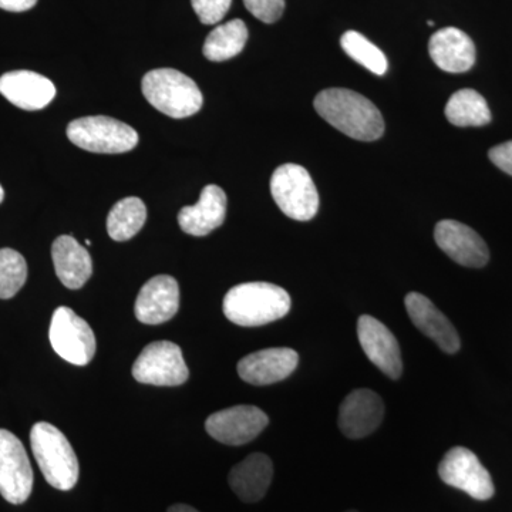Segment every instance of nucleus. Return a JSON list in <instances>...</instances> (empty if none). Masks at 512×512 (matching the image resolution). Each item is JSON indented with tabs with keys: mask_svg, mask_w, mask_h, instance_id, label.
Returning a JSON list of instances; mask_svg holds the SVG:
<instances>
[{
	"mask_svg": "<svg viewBox=\"0 0 512 512\" xmlns=\"http://www.w3.org/2000/svg\"><path fill=\"white\" fill-rule=\"evenodd\" d=\"M315 110L330 126L355 140L375 141L383 136L382 113L372 101L353 90H323L316 96Z\"/></svg>",
	"mask_w": 512,
	"mask_h": 512,
	"instance_id": "nucleus-1",
	"label": "nucleus"
},
{
	"mask_svg": "<svg viewBox=\"0 0 512 512\" xmlns=\"http://www.w3.org/2000/svg\"><path fill=\"white\" fill-rule=\"evenodd\" d=\"M291 296L281 286L268 282H247L234 286L224 298V315L245 328L268 325L291 311Z\"/></svg>",
	"mask_w": 512,
	"mask_h": 512,
	"instance_id": "nucleus-2",
	"label": "nucleus"
},
{
	"mask_svg": "<svg viewBox=\"0 0 512 512\" xmlns=\"http://www.w3.org/2000/svg\"><path fill=\"white\" fill-rule=\"evenodd\" d=\"M30 444L47 483L56 490H72L79 481V460L62 431L53 424L40 421L30 431Z\"/></svg>",
	"mask_w": 512,
	"mask_h": 512,
	"instance_id": "nucleus-3",
	"label": "nucleus"
},
{
	"mask_svg": "<svg viewBox=\"0 0 512 512\" xmlns=\"http://www.w3.org/2000/svg\"><path fill=\"white\" fill-rule=\"evenodd\" d=\"M148 103L173 119H185L201 110L204 97L190 77L174 69L148 72L141 83Z\"/></svg>",
	"mask_w": 512,
	"mask_h": 512,
	"instance_id": "nucleus-4",
	"label": "nucleus"
},
{
	"mask_svg": "<svg viewBox=\"0 0 512 512\" xmlns=\"http://www.w3.org/2000/svg\"><path fill=\"white\" fill-rule=\"evenodd\" d=\"M67 137L74 146L99 154L127 153L138 144V134L133 127L106 116L73 120L67 126Z\"/></svg>",
	"mask_w": 512,
	"mask_h": 512,
	"instance_id": "nucleus-5",
	"label": "nucleus"
},
{
	"mask_svg": "<svg viewBox=\"0 0 512 512\" xmlns=\"http://www.w3.org/2000/svg\"><path fill=\"white\" fill-rule=\"evenodd\" d=\"M271 192L278 207L292 220L311 221L318 214L319 192L302 165L284 164L276 168Z\"/></svg>",
	"mask_w": 512,
	"mask_h": 512,
	"instance_id": "nucleus-6",
	"label": "nucleus"
},
{
	"mask_svg": "<svg viewBox=\"0 0 512 512\" xmlns=\"http://www.w3.org/2000/svg\"><path fill=\"white\" fill-rule=\"evenodd\" d=\"M49 339L57 355L72 365H89L96 353V338L89 323L67 306L53 313Z\"/></svg>",
	"mask_w": 512,
	"mask_h": 512,
	"instance_id": "nucleus-7",
	"label": "nucleus"
},
{
	"mask_svg": "<svg viewBox=\"0 0 512 512\" xmlns=\"http://www.w3.org/2000/svg\"><path fill=\"white\" fill-rule=\"evenodd\" d=\"M138 383L153 386H180L187 382L190 370L185 365L180 346L167 340L153 342L144 348L133 366Z\"/></svg>",
	"mask_w": 512,
	"mask_h": 512,
	"instance_id": "nucleus-8",
	"label": "nucleus"
},
{
	"mask_svg": "<svg viewBox=\"0 0 512 512\" xmlns=\"http://www.w3.org/2000/svg\"><path fill=\"white\" fill-rule=\"evenodd\" d=\"M443 483L464 491L474 500L487 501L494 495L493 478L473 451L454 447L443 457L439 466Z\"/></svg>",
	"mask_w": 512,
	"mask_h": 512,
	"instance_id": "nucleus-9",
	"label": "nucleus"
},
{
	"mask_svg": "<svg viewBox=\"0 0 512 512\" xmlns=\"http://www.w3.org/2000/svg\"><path fill=\"white\" fill-rule=\"evenodd\" d=\"M33 490V470L22 441L0 429V494L10 504L28 501Z\"/></svg>",
	"mask_w": 512,
	"mask_h": 512,
	"instance_id": "nucleus-10",
	"label": "nucleus"
},
{
	"mask_svg": "<svg viewBox=\"0 0 512 512\" xmlns=\"http://www.w3.org/2000/svg\"><path fill=\"white\" fill-rule=\"evenodd\" d=\"M268 416L255 406H234L211 414L205 423L208 434L227 446H244L268 426Z\"/></svg>",
	"mask_w": 512,
	"mask_h": 512,
	"instance_id": "nucleus-11",
	"label": "nucleus"
},
{
	"mask_svg": "<svg viewBox=\"0 0 512 512\" xmlns=\"http://www.w3.org/2000/svg\"><path fill=\"white\" fill-rule=\"evenodd\" d=\"M357 338L370 362L390 379H400L403 373L402 352L396 336L373 316L357 320Z\"/></svg>",
	"mask_w": 512,
	"mask_h": 512,
	"instance_id": "nucleus-12",
	"label": "nucleus"
},
{
	"mask_svg": "<svg viewBox=\"0 0 512 512\" xmlns=\"http://www.w3.org/2000/svg\"><path fill=\"white\" fill-rule=\"evenodd\" d=\"M434 239L444 254L467 268H483L490 259L484 239L461 222L440 221L434 229Z\"/></svg>",
	"mask_w": 512,
	"mask_h": 512,
	"instance_id": "nucleus-13",
	"label": "nucleus"
},
{
	"mask_svg": "<svg viewBox=\"0 0 512 512\" xmlns=\"http://www.w3.org/2000/svg\"><path fill=\"white\" fill-rule=\"evenodd\" d=\"M384 417V403L369 389L353 390L340 404L339 429L349 439H363L379 429Z\"/></svg>",
	"mask_w": 512,
	"mask_h": 512,
	"instance_id": "nucleus-14",
	"label": "nucleus"
},
{
	"mask_svg": "<svg viewBox=\"0 0 512 512\" xmlns=\"http://www.w3.org/2000/svg\"><path fill=\"white\" fill-rule=\"evenodd\" d=\"M180 309V286L173 276L158 275L138 293L134 313L141 323L160 325L177 315Z\"/></svg>",
	"mask_w": 512,
	"mask_h": 512,
	"instance_id": "nucleus-15",
	"label": "nucleus"
},
{
	"mask_svg": "<svg viewBox=\"0 0 512 512\" xmlns=\"http://www.w3.org/2000/svg\"><path fill=\"white\" fill-rule=\"evenodd\" d=\"M299 356L293 349L259 350L239 360L238 375L254 386H268L285 380L298 367Z\"/></svg>",
	"mask_w": 512,
	"mask_h": 512,
	"instance_id": "nucleus-16",
	"label": "nucleus"
},
{
	"mask_svg": "<svg viewBox=\"0 0 512 512\" xmlns=\"http://www.w3.org/2000/svg\"><path fill=\"white\" fill-rule=\"evenodd\" d=\"M404 303L413 325L423 335L433 340L443 352L453 355L460 350V336L456 328L429 298L421 293L412 292L406 296Z\"/></svg>",
	"mask_w": 512,
	"mask_h": 512,
	"instance_id": "nucleus-17",
	"label": "nucleus"
},
{
	"mask_svg": "<svg viewBox=\"0 0 512 512\" xmlns=\"http://www.w3.org/2000/svg\"><path fill=\"white\" fill-rule=\"evenodd\" d=\"M0 94L19 109L36 111L52 103L56 87L42 74L16 70L0 77Z\"/></svg>",
	"mask_w": 512,
	"mask_h": 512,
	"instance_id": "nucleus-18",
	"label": "nucleus"
},
{
	"mask_svg": "<svg viewBox=\"0 0 512 512\" xmlns=\"http://www.w3.org/2000/svg\"><path fill=\"white\" fill-rule=\"evenodd\" d=\"M227 217V195L218 185H207L201 191L200 201L184 207L178 214V224L185 234L205 237L220 228Z\"/></svg>",
	"mask_w": 512,
	"mask_h": 512,
	"instance_id": "nucleus-19",
	"label": "nucleus"
},
{
	"mask_svg": "<svg viewBox=\"0 0 512 512\" xmlns=\"http://www.w3.org/2000/svg\"><path fill=\"white\" fill-rule=\"evenodd\" d=\"M429 52L433 62L447 73L468 72L476 63V46L463 30L446 28L430 37Z\"/></svg>",
	"mask_w": 512,
	"mask_h": 512,
	"instance_id": "nucleus-20",
	"label": "nucleus"
},
{
	"mask_svg": "<svg viewBox=\"0 0 512 512\" xmlns=\"http://www.w3.org/2000/svg\"><path fill=\"white\" fill-rule=\"evenodd\" d=\"M274 477V464L271 458L262 453H254L232 468L228 483L239 500L244 503H258L268 493Z\"/></svg>",
	"mask_w": 512,
	"mask_h": 512,
	"instance_id": "nucleus-21",
	"label": "nucleus"
},
{
	"mask_svg": "<svg viewBox=\"0 0 512 512\" xmlns=\"http://www.w3.org/2000/svg\"><path fill=\"white\" fill-rule=\"evenodd\" d=\"M52 258L57 278L66 288H82L93 274L92 256L72 235L56 238Z\"/></svg>",
	"mask_w": 512,
	"mask_h": 512,
	"instance_id": "nucleus-22",
	"label": "nucleus"
},
{
	"mask_svg": "<svg viewBox=\"0 0 512 512\" xmlns=\"http://www.w3.org/2000/svg\"><path fill=\"white\" fill-rule=\"evenodd\" d=\"M247 40V25L241 19L229 20L212 30L205 40L202 52L211 62H225L238 56L247 45Z\"/></svg>",
	"mask_w": 512,
	"mask_h": 512,
	"instance_id": "nucleus-23",
	"label": "nucleus"
},
{
	"mask_svg": "<svg viewBox=\"0 0 512 512\" xmlns=\"http://www.w3.org/2000/svg\"><path fill=\"white\" fill-rule=\"evenodd\" d=\"M447 120L457 127H481L491 121L487 101L473 89L458 90L446 106Z\"/></svg>",
	"mask_w": 512,
	"mask_h": 512,
	"instance_id": "nucleus-24",
	"label": "nucleus"
},
{
	"mask_svg": "<svg viewBox=\"0 0 512 512\" xmlns=\"http://www.w3.org/2000/svg\"><path fill=\"white\" fill-rule=\"evenodd\" d=\"M146 221V204L137 197L124 198L111 208L107 217V232L114 241H128L136 237Z\"/></svg>",
	"mask_w": 512,
	"mask_h": 512,
	"instance_id": "nucleus-25",
	"label": "nucleus"
},
{
	"mask_svg": "<svg viewBox=\"0 0 512 512\" xmlns=\"http://www.w3.org/2000/svg\"><path fill=\"white\" fill-rule=\"evenodd\" d=\"M340 46L350 59L366 67L369 72L377 76H383L387 72V59L382 50L359 32L355 30L346 32L340 39Z\"/></svg>",
	"mask_w": 512,
	"mask_h": 512,
	"instance_id": "nucleus-26",
	"label": "nucleus"
},
{
	"mask_svg": "<svg viewBox=\"0 0 512 512\" xmlns=\"http://www.w3.org/2000/svg\"><path fill=\"white\" fill-rule=\"evenodd\" d=\"M28 264L15 249H0V299H10L25 285Z\"/></svg>",
	"mask_w": 512,
	"mask_h": 512,
	"instance_id": "nucleus-27",
	"label": "nucleus"
},
{
	"mask_svg": "<svg viewBox=\"0 0 512 512\" xmlns=\"http://www.w3.org/2000/svg\"><path fill=\"white\" fill-rule=\"evenodd\" d=\"M232 0H191L192 8L204 25H217L227 16Z\"/></svg>",
	"mask_w": 512,
	"mask_h": 512,
	"instance_id": "nucleus-28",
	"label": "nucleus"
},
{
	"mask_svg": "<svg viewBox=\"0 0 512 512\" xmlns=\"http://www.w3.org/2000/svg\"><path fill=\"white\" fill-rule=\"evenodd\" d=\"M244 5L264 23L278 22L285 10V0H244Z\"/></svg>",
	"mask_w": 512,
	"mask_h": 512,
	"instance_id": "nucleus-29",
	"label": "nucleus"
},
{
	"mask_svg": "<svg viewBox=\"0 0 512 512\" xmlns=\"http://www.w3.org/2000/svg\"><path fill=\"white\" fill-rule=\"evenodd\" d=\"M488 157L500 170L512 175V141L491 148Z\"/></svg>",
	"mask_w": 512,
	"mask_h": 512,
	"instance_id": "nucleus-30",
	"label": "nucleus"
},
{
	"mask_svg": "<svg viewBox=\"0 0 512 512\" xmlns=\"http://www.w3.org/2000/svg\"><path fill=\"white\" fill-rule=\"evenodd\" d=\"M37 0H0V9L8 12H26L35 6Z\"/></svg>",
	"mask_w": 512,
	"mask_h": 512,
	"instance_id": "nucleus-31",
	"label": "nucleus"
},
{
	"mask_svg": "<svg viewBox=\"0 0 512 512\" xmlns=\"http://www.w3.org/2000/svg\"><path fill=\"white\" fill-rule=\"evenodd\" d=\"M168 512H200L187 504H175L173 507L168 508Z\"/></svg>",
	"mask_w": 512,
	"mask_h": 512,
	"instance_id": "nucleus-32",
	"label": "nucleus"
},
{
	"mask_svg": "<svg viewBox=\"0 0 512 512\" xmlns=\"http://www.w3.org/2000/svg\"><path fill=\"white\" fill-rule=\"evenodd\" d=\"M5 198V191H3L2 185H0V202Z\"/></svg>",
	"mask_w": 512,
	"mask_h": 512,
	"instance_id": "nucleus-33",
	"label": "nucleus"
},
{
	"mask_svg": "<svg viewBox=\"0 0 512 512\" xmlns=\"http://www.w3.org/2000/svg\"><path fill=\"white\" fill-rule=\"evenodd\" d=\"M86 245L89 247V245H92V241H90V239H86Z\"/></svg>",
	"mask_w": 512,
	"mask_h": 512,
	"instance_id": "nucleus-34",
	"label": "nucleus"
},
{
	"mask_svg": "<svg viewBox=\"0 0 512 512\" xmlns=\"http://www.w3.org/2000/svg\"><path fill=\"white\" fill-rule=\"evenodd\" d=\"M427 25H429V26H434V22H433V20H429V22H427Z\"/></svg>",
	"mask_w": 512,
	"mask_h": 512,
	"instance_id": "nucleus-35",
	"label": "nucleus"
},
{
	"mask_svg": "<svg viewBox=\"0 0 512 512\" xmlns=\"http://www.w3.org/2000/svg\"><path fill=\"white\" fill-rule=\"evenodd\" d=\"M346 512H357V511L350 510V511H346Z\"/></svg>",
	"mask_w": 512,
	"mask_h": 512,
	"instance_id": "nucleus-36",
	"label": "nucleus"
}]
</instances>
